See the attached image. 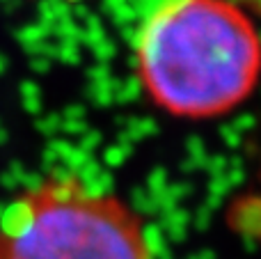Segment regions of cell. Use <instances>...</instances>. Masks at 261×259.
<instances>
[{
    "label": "cell",
    "mask_w": 261,
    "mask_h": 259,
    "mask_svg": "<svg viewBox=\"0 0 261 259\" xmlns=\"http://www.w3.org/2000/svg\"><path fill=\"white\" fill-rule=\"evenodd\" d=\"M241 3L245 5V7H250L254 14H259L261 16V0H241Z\"/></svg>",
    "instance_id": "3"
},
{
    "label": "cell",
    "mask_w": 261,
    "mask_h": 259,
    "mask_svg": "<svg viewBox=\"0 0 261 259\" xmlns=\"http://www.w3.org/2000/svg\"><path fill=\"white\" fill-rule=\"evenodd\" d=\"M138 73L163 110L188 119L241 106L261 78V35L234 0H165L135 44Z\"/></svg>",
    "instance_id": "1"
},
{
    "label": "cell",
    "mask_w": 261,
    "mask_h": 259,
    "mask_svg": "<svg viewBox=\"0 0 261 259\" xmlns=\"http://www.w3.org/2000/svg\"><path fill=\"white\" fill-rule=\"evenodd\" d=\"M0 259H153L140 216L73 174L25 188L0 216Z\"/></svg>",
    "instance_id": "2"
}]
</instances>
